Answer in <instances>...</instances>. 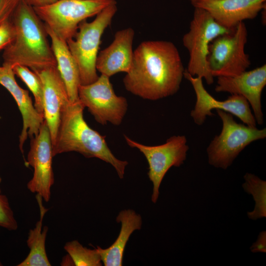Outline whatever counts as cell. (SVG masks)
Segmentation results:
<instances>
[{
  "label": "cell",
  "mask_w": 266,
  "mask_h": 266,
  "mask_svg": "<svg viewBox=\"0 0 266 266\" xmlns=\"http://www.w3.org/2000/svg\"><path fill=\"white\" fill-rule=\"evenodd\" d=\"M184 72L179 52L173 43L145 41L133 51L132 66L123 83L132 94L156 100L176 94Z\"/></svg>",
  "instance_id": "6da1fadb"
},
{
  "label": "cell",
  "mask_w": 266,
  "mask_h": 266,
  "mask_svg": "<svg viewBox=\"0 0 266 266\" xmlns=\"http://www.w3.org/2000/svg\"><path fill=\"white\" fill-rule=\"evenodd\" d=\"M10 20L15 30L13 41L4 49L3 64L21 65L33 71L57 66L45 24L33 6L20 0Z\"/></svg>",
  "instance_id": "7a4b0ae2"
},
{
  "label": "cell",
  "mask_w": 266,
  "mask_h": 266,
  "mask_svg": "<svg viewBox=\"0 0 266 266\" xmlns=\"http://www.w3.org/2000/svg\"><path fill=\"white\" fill-rule=\"evenodd\" d=\"M84 108L79 100L69 101L65 108L52 144L53 156L74 151L86 158H97L111 165L122 179L128 162L117 159L108 147L105 136L87 124L83 117Z\"/></svg>",
  "instance_id": "3957f363"
},
{
  "label": "cell",
  "mask_w": 266,
  "mask_h": 266,
  "mask_svg": "<svg viewBox=\"0 0 266 266\" xmlns=\"http://www.w3.org/2000/svg\"><path fill=\"white\" fill-rule=\"evenodd\" d=\"M117 11L115 3L104 8L92 22L82 21L74 36L66 41L79 69L80 85L89 84L99 77L96 61L101 38Z\"/></svg>",
  "instance_id": "277c9868"
},
{
  "label": "cell",
  "mask_w": 266,
  "mask_h": 266,
  "mask_svg": "<svg viewBox=\"0 0 266 266\" xmlns=\"http://www.w3.org/2000/svg\"><path fill=\"white\" fill-rule=\"evenodd\" d=\"M233 30L218 24L206 10L195 7L189 30L182 39L189 56L185 70L193 76L204 79L208 85L212 84L214 77L208 64L210 44L218 36L230 33Z\"/></svg>",
  "instance_id": "5b68a950"
},
{
  "label": "cell",
  "mask_w": 266,
  "mask_h": 266,
  "mask_svg": "<svg viewBox=\"0 0 266 266\" xmlns=\"http://www.w3.org/2000/svg\"><path fill=\"white\" fill-rule=\"evenodd\" d=\"M216 112L222 122V129L207 148L208 161L210 165L226 169L246 147L266 137V129L238 123L232 114L219 109Z\"/></svg>",
  "instance_id": "8992f818"
},
{
  "label": "cell",
  "mask_w": 266,
  "mask_h": 266,
  "mask_svg": "<svg viewBox=\"0 0 266 266\" xmlns=\"http://www.w3.org/2000/svg\"><path fill=\"white\" fill-rule=\"evenodd\" d=\"M115 3V0H57L33 8L45 25L67 41L74 36L81 22Z\"/></svg>",
  "instance_id": "52a82bcc"
},
{
  "label": "cell",
  "mask_w": 266,
  "mask_h": 266,
  "mask_svg": "<svg viewBox=\"0 0 266 266\" xmlns=\"http://www.w3.org/2000/svg\"><path fill=\"white\" fill-rule=\"evenodd\" d=\"M247 30L244 22L230 33L216 37L209 47L208 64L212 75L233 76L246 70L251 62L245 51Z\"/></svg>",
  "instance_id": "ba28073f"
},
{
  "label": "cell",
  "mask_w": 266,
  "mask_h": 266,
  "mask_svg": "<svg viewBox=\"0 0 266 266\" xmlns=\"http://www.w3.org/2000/svg\"><path fill=\"white\" fill-rule=\"evenodd\" d=\"M127 144L138 149L145 156L148 164V176L153 184L151 200L156 203L159 195V188L167 171L172 166L179 167L185 161L189 148L185 135H173L161 145L147 146L133 140L124 135Z\"/></svg>",
  "instance_id": "9c48e42d"
},
{
  "label": "cell",
  "mask_w": 266,
  "mask_h": 266,
  "mask_svg": "<svg viewBox=\"0 0 266 266\" xmlns=\"http://www.w3.org/2000/svg\"><path fill=\"white\" fill-rule=\"evenodd\" d=\"M78 98L97 122L103 125L108 122L120 125L127 111L126 99L116 95L109 77L103 74L93 83L80 85Z\"/></svg>",
  "instance_id": "30bf717a"
},
{
  "label": "cell",
  "mask_w": 266,
  "mask_h": 266,
  "mask_svg": "<svg viewBox=\"0 0 266 266\" xmlns=\"http://www.w3.org/2000/svg\"><path fill=\"white\" fill-rule=\"evenodd\" d=\"M184 77L190 82L196 94V103L190 115L197 125H202L207 116H212V110L219 109L236 116L247 126L256 127L254 116L248 102L244 97L231 95L225 100H218L205 89L201 78L193 76L185 70Z\"/></svg>",
  "instance_id": "8fae6325"
},
{
  "label": "cell",
  "mask_w": 266,
  "mask_h": 266,
  "mask_svg": "<svg viewBox=\"0 0 266 266\" xmlns=\"http://www.w3.org/2000/svg\"><path fill=\"white\" fill-rule=\"evenodd\" d=\"M31 139L27 163L33 168V176L27 184L28 190L49 201L51 188L54 183L52 167V143L47 124L44 120L37 135Z\"/></svg>",
  "instance_id": "7c38bea8"
},
{
  "label": "cell",
  "mask_w": 266,
  "mask_h": 266,
  "mask_svg": "<svg viewBox=\"0 0 266 266\" xmlns=\"http://www.w3.org/2000/svg\"><path fill=\"white\" fill-rule=\"evenodd\" d=\"M266 85V65L233 76H218L215 90L244 97L252 108L257 123L264 122L261 96Z\"/></svg>",
  "instance_id": "4fadbf2b"
},
{
  "label": "cell",
  "mask_w": 266,
  "mask_h": 266,
  "mask_svg": "<svg viewBox=\"0 0 266 266\" xmlns=\"http://www.w3.org/2000/svg\"><path fill=\"white\" fill-rule=\"evenodd\" d=\"M33 71L38 75L42 83L44 120L49 128L53 144L62 113L70 101L57 66Z\"/></svg>",
  "instance_id": "5bb4252c"
},
{
  "label": "cell",
  "mask_w": 266,
  "mask_h": 266,
  "mask_svg": "<svg viewBox=\"0 0 266 266\" xmlns=\"http://www.w3.org/2000/svg\"><path fill=\"white\" fill-rule=\"evenodd\" d=\"M0 84L12 96L21 113L23 127L19 136V148L23 153V145L28 137L32 138L38 134L44 121V115L35 108L28 91L17 83L12 67L8 64L3 63L0 71Z\"/></svg>",
  "instance_id": "9a60e30c"
},
{
  "label": "cell",
  "mask_w": 266,
  "mask_h": 266,
  "mask_svg": "<svg viewBox=\"0 0 266 266\" xmlns=\"http://www.w3.org/2000/svg\"><path fill=\"white\" fill-rule=\"evenodd\" d=\"M266 0H202L194 6L208 12L223 27L233 30L240 23L255 18L266 8Z\"/></svg>",
  "instance_id": "2e32d148"
},
{
  "label": "cell",
  "mask_w": 266,
  "mask_h": 266,
  "mask_svg": "<svg viewBox=\"0 0 266 266\" xmlns=\"http://www.w3.org/2000/svg\"><path fill=\"white\" fill-rule=\"evenodd\" d=\"M134 35L131 28L117 32L112 42L98 54L97 70L109 77L120 72L127 73L133 62Z\"/></svg>",
  "instance_id": "e0dca14e"
},
{
  "label": "cell",
  "mask_w": 266,
  "mask_h": 266,
  "mask_svg": "<svg viewBox=\"0 0 266 266\" xmlns=\"http://www.w3.org/2000/svg\"><path fill=\"white\" fill-rule=\"evenodd\" d=\"M48 35L51 40V48L57 67L66 89L70 102L79 100L78 88L80 85L79 69L72 55L67 42L60 38L45 25Z\"/></svg>",
  "instance_id": "ac0fdd59"
},
{
  "label": "cell",
  "mask_w": 266,
  "mask_h": 266,
  "mask_svg": "<svg viewBox=\"0 0 266 266\" xmlns=\"http://www.w3.org/2000/svg\"><path fill=\"white\" fill-rule=\"evenodd\" d=\"M117 223H121L119 235L109 247L103 249L97 246L102 263L105 266H122L124 252L131 235L134 231L139 230L142 226L140 214L131 209L121 211L116 217Z\"/></svg>",
  "instance_id": "d6986e66"
},
{
  "label": "cell",
  "mask_w": 266,
  "mask_h": 266,
  "mask_svg": "<svg viewBox=\"0 0 266 266\" xmlns=\"http://www.w3.org/2000/svg\"><path fill=\"white\" fill-rule=\"evenodd\" d=\"M36 199L39 205L40 218L29 233L27 240L30 252L27 257L18 266H50L51 265L46 254L45 242L48 227L42 228L43 219L48 209L42 204V198L36 194Z\"/></svg>",
  "instance_id": "ffe728a7"
},
{
  "label": "cell",
  "mask_w": 266,
  "mask_h": 266,
  "mask_svg": "<svg viewBox=\"0 0 266 266\" xmlns=\"http://www.w3.org/2000/svg\"><path fill=\"white\" fill-rule=\"evenodd\" d=\"M244 178L245 182L243 187L248 193L253 195L256 202L254 210L248 212V217L253 220L266 217V182L250 173H246Z\"/></svg>",
  "instance_id": "44dd1931"
},
{
  "label": "cell",
  "mask_w": 266,
  "mask_h": 266,
  "mask_svg": "<svg viewBox=\"0 0 266 266\" xmlns=\"http://www.w3.org/2000/svg\"><path fill=\"white\" fill-rule=\"evenodd\" d=\"M64 249L70 257L76 266H101L102 265L99 252L97 248L89 249L84 247L78 241L66 242Z\"/></svg>",
  "instance_id": "7402d4cb"
},
{
  "label": "cell",
  "mask_w": 266,
  "mask_h": 266,
  "mask_svg": "<svg viewBox=\"0 0 266 266\" xmlns=\"http://www.w3.org/2000/svg\"><path fill=\"white\" fill-rule=\"evenodd\" d=\"M15 75L20 78L32 93L34 99V105L41 114H43V91L42 82L37 74L29 67L16 65L12 67Z\"/></svg>",
  "instance_id": "603a6c76"
},
{
  "label": "cell",
  "mask_w": 266,
  "mask_h": 266,
  "mask_svg": "<svg viewBox=\"0 0 266 266\" xmlns=\"http://www.w3.org/2000/svg\"><path fill=\"white\" fill-rule=\"evenodd\" d=\"M0 227L9 231L18 228V223L7 197L0 192Z\"/></svg>",
  "instance_id": "cb8c5ba5"
},
{
  "label": "cell",
  "mask_w": 266,
  "mask_h": 266,
  "mask_svg": "<svg viewBox=\"0 0 266 266\" xmlns=\"http://www.w3.org/2000/svg\"><path fill=\"white\" fill-rule=\"evenodd\" d=\"M15 36V28L9 19L0 26V51L10 44Z\"/></svg>",
  "instance_id": "d4e9b609"
},
{
  "label": "cell",
  "mask_w": 266,
  "mask_h": 266,
  "mask_svg": "<svg viewBox=\"0 0 266 266\" xmlns=\"http://www.w3.org/2000/svg\"><path fill=\"white\" fill-rule=\"evenodd\" d=\"M20 0H0V26L9 20Z\"/></svg>",
  "instance_id": "484cf974"
},
{
  "label": "cell",
  "mask_w": 266,
  "mask_h": 266,
  "mask_svg": "<svg viewBox=\"0 0 266 266\" xmlns=\"http://www.w3.org/2000/svg\"><path fill=\"white\" fill-rule=\"evenodd\" d=\"M266 233L262 232L260 233L257 240L251 247L252 252H266Z\"/></svg>",
  "instance_id": "4316f807"
},
{
  "label": "cell",
  "mask_w": 266,
  "mask_h": 266,
  "mask_svg": "<svg viewBox=\"0 0 266 266\" xmlns=\"http://www.w3.org/2000/svg\"><path fill=\"white\" fill-rule=\"evenodd\" d=\"M30 5L34 7H40L51 4L57 0H24Z\"/></svg>",
  "instance_id": "83f0119b"
},
{
  "label": "cell",
  "mask_w": 266,
  "mask_h": 266,
  "mask_svg": "<svg viewBox=\"0 0 266 266\" xmlns=\"http://www.w3.org/2000/svg\"><path fill=\"white\" fill-rule=\"evenodd\" d=\"M190 1L192 5L194 6L197 4L199 3L200 1H202V0H189Z\"/></svg>",
  "instance_id": "f1b7e54d"
},
{
  "label": "cell",
  "mask_w": 266,
  "mask_h": 266,
  "mask_svg": "<svg viewBox=\"0 0 266 266\" xmlns=\"http://www.w3.org/2000/svg\"><path fill=\"white\" fill-rule=\"evenodd\" d=\"M1 178H0V183H1ZM0 192H1L0 190Z\"/></svg>",
  "instance_id": "f546056e"
},
{
  "label": "cell",
  "mask_w": 266,
  "mask_h": 266,
  "mask_svg": "<svg viewBox=\"0 0 266 266\" xmlns=\"http://www.w3.org/2000/svg\"><path fill=\"white\" fill-rule=\"evenodd\" d=\"M1 68H2V66H0V70L1 69Z\"/></svg>",
  "instance_id": "4dcf8cb0"
},
{
  "label": "cell",
  "mask_w": 266,
  "mask_h": 266,
  "mask_svg": "<svg viewBox=\"0 0 266 266\" xmlns=\"http://www.w3.org/2000/svg\"><path fill=\"white\" fill-rule=\"evenodd\" d=\"M0 266H2V264L0 262Z\"/></svg>",
  "instance_id": "1f68e13d"
}]
</instances>
